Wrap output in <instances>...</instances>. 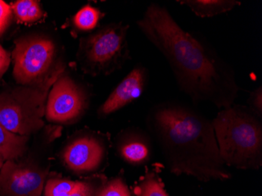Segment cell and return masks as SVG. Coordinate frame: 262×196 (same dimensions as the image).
I'll return each mask as SVG.
<instances>
[{
    "instance_id": "cell-11",
    "label": "cell",
    "mask_w": 262,
    "mask_h": 196,
    "mask_svg": "<svg viewBox=\"0 0 262 196\" xmlns=\"http://www.w3.org/2000/svg\"><path fill=\"white\" fill-rule=\"evenodd\" d=\"M177 2L188 7L201 18L221 15L241 5V2L235 0H178Z\"/></svg>"
},
{
    "instance_id": "cell-8",
    "label": "cell",
    "mask_w": 262,
    "mask_h": 196,
    "mask_svg": "<svg viewBox=\"0 0 262 196\" xmlns=\"http://www.w3.org/2000/svg\"><path fill=\"white\" fill-rule=\"evenodd\" d=\"M45 177L32 166L9 160L0 170V196H41Z\"/></svg>"
},
{
    "instance_id": "cell-10",
    "label": "cell",
    "mask_w": 262,
    "mask_h": 196,
    "mask_svg": "<svg viewBox=\"0 0 262 196\" xmlns=\"http://www.w3.org/2000/svg\"><path fill=\"white\" fill-rule=\"evenodd\" d=\"M148 83V71L138 66L118 84L108 98L99 107L100 116H108L123 108L142 95Z\"/></svg>"
},
{
    "instance_id": "cell-12",
    "label": "cell",
    "mask_w": 262,
    "mask_h": 196,
    "mask_svg": "<svg viewBox=\"0 0 262 196\" xmlns=\"http://www.w3.org/2000/svg\"><path fill=\"white\" fill-rule=\"evenodd\" d=\"M120 156L130 164L141 165L147 163L152 156V145L146 137L129 138L119 148Z\"/></svg>"
},
{
    "instance_id": "cell-13",
    "label": "cell",
    "mask_w": 262,
    "mask_h": 196,
    "mask_svg": "<svg viewBox=\"0 0 262 196\" xmlns=\"http://www.w3.org/2000/svg\"><path fill=\"white\" fill-rule=\"evenodd\" d=\"M28 137L10 132L0 123V159L15 160L26 150Z\"/></svg>"
},
{
    "instance_id": "cell-17",
    "label": "cell",
    "mask_w": 262,
    "mask_h": 196,
    "mask_svg": "<svg viewBox=\"0 0 262 196\" xmlns=\"http://www.w3.org/2000/svg\"><path fill=\"white\" fill-rule=\"evenodd\" d=\"M77 181L51 179L45 187V196H68L77 186Z\"/></svg>"
},
{
    "instance_id": "cell-6",
    "label": "cell",
    "mask_w": 262,
    "mask_h": 196,
    "mask_svg": "<svg viewBox=\"0 0 262 196\" xmlns=\"http://www.w3.org/2000/svg\"><path fill=\"white\" fill-rule=\"evenodd\" d=\"M54 54V45L49 39L39 37L17 39L13 51L14 79L23 85L39 82L51 66Z\"/></svg>"
},
{
    "instance_id": "cell-14",
    "label": "cell",
    "mask_w": 262,
    "mask_h": 196,
    "mask_svg": "<svg viewBox=\"0 0 262 196\" xmlns=\"http://www.w3.org/2000/svg\"><path fill=\"white\" fill-rule=\"evenodd\" d=\"M102 17V12L99 9L88 4L78 11L73 21L76 29L90 32L97 27Z\"/></svg>"
},
{
    "instance_id": "cell-16",
    "label": "cell",
    "mask_w": 262,
    "mask_h": 196,
    "mask_svg": "<svg viewBox=\"0 0 262 196\" xmlns=\"http://www.w3.org/2000/svg\"><path fill=\"white\" fill-rule=\"evenodd\" d=\"M139 196H169L158 173L149 171L143 177L137 188Z\"/></svg>"
},
{
    "instance_id": "cell-1",
    "label": "cell",
    "mask_w": 262,
    "mask_h": 196,
    "mask_svg": "<svg viewBox=\"0 0 262 196\" xmlns=\"http://www.w3.org/2000/svg\"><path fill=\"white\" fill-rule=\"evenodd\" d=\"M137 24L194 104L210 103L221 110L235 104L241 90L235 69L201 35L185 31L168 9L157 3L147 7Z\"/></svg>"
},
{
    "instance_id": "cell-18",
    "label": "cell",
    "mask_w": 262,
    "mask_h": 196,
    "mask_svg": "<svg viewBox=\"0 0 262 196\" xmlns=\"http://www.w3.org/2000/svg\"><path fill=\"white\" fill-rule=\"evenodd\" d=\"M94 196H130V193L123 180L117 178L107 183Z\"/></svg>"
},
{
    "instance_id": "cell-2",
    "label": "cell",
    "mask_w": 262,
    "mask_h": 196,
    "mask_svg": "<svg viewBox=\"0 0 262 196\" xmlns=\"http://www.w3.org/2000/svg\"><path fill=\"white\" fill-rule=\"evenodd\" d=\"M148 126L170 173L204 182L232 178L219 153L211 120L179 101L158 103Z\"/></svg>"
},
{
    "instance_id": "cell-23",
    "label": "cell",
    "mask_w": 262,
    "mask_h": 196,
    "mask_svg": "<svg viewBox=\"0 0 262 196\" xmlns=\"http://www.w3.org/2000/svg\"><path fill=\"white\" fill-rule=\"evenodd\" d=\"M4 163L2 159H0V170L2 169L3 166H4Z\"/></svg>"
},
{
    "instance_id": "cell-19",
    "label": "cell",
    "mask_w": 262,
    "mask_h": 196,
    "mask_svg": "<svg viewBox=\"0 0 262 196\" xmlns=\"http://www.w3.org/2000/svg\"><path fill=\"white\" fill-rule=\"evenodd\" d=\"M247 107L262 117V86L259 85L251 91L247 99Z\"/></svg>"
},
{
    "instance_id": "cell-20",
    "label": "cell",
    "mask_w": 262,
    "mask_h": 196,
    "mask_svg": "<svg viewBox=\"0 0 262 196\" xmlns=\"http://www.w3.org/2000/svg\"><path fill=\"white\" fill-rule=\"evenodd\" d=\"M11 16L12 9L10 6L0 0V36H2L7 29Z\"/></svg>"
},
{
    "instance_id": "cell-21",
    "label": "cell",
    "mask_w": 262,
    "mask_h": 196,
    "mask_svg": "<svg viewBox=\"0 0 262 196\" xmlns=\"http://www.w3.org/2000/svg\"><path fill=\"white\" fill-rule=\"evenodd\" d=\"M95 186L89 182H79L76 188L68 196H94Z\"/></svg>"
},
{
    "instance_id": "cell-4",
    "label": "cell",
    "mask_w": 262,
    "mask_h": 196,
    "mask_svg": "<svg viewBox=\"0 0 262 196\" xmlns=\"http://www.w3.org/2000/svg\"><path fill=\"white\" fill-rule=\"evenodd\" d=\"M62 69H56L39 82L0 94V123L14 134L27 136L43 126L45 102Z\"/></svg>"
},
{
    "instance_id": "cell-22",
    "label": "cell",
    "mask_w": 262,
    "mask_h": 196,
    "mask_svg": "<svg viewBox=\"0 0 262 196\" xmlns=\"http://www.w3.org/2000/svg\"><path fill=\"white\" fill-rule=\"evenodd\" d=\"M10 64V54L0 45V78L7 72Z\"/></svg>"
},
{
    "instance_id": "cell-9",
    "label": "cell",
    "mask_w": 262,
    "mask_h": 196,
    "mask_svg": "<svg viewBox=\"0 0 262 196\" xmlns=\"http://www.w3.org/2000/svg\"><path fill=\"white\" fill-rule=\"evenodd\" d=\"M105 154V146L101 139L86 135L69 144L64 159L71 169L78 173H89L101 166Z\"/></svg>"
},
{
    "instance_id": "cell-15",
    "label": "cell",
    "mask_w": 262,
    "mask_h": 196,
    "mask_svg": "<svg viewBox=\"0 0 262 196\" xmlns=\"http://www.w3.org/2000/svg\"><path fill=\"white\" fill-rule=\"evenodd\" d=\"M10 7L18 20L24 23L36 21L43 15L39 4L33 0H20Z\"/></svg>"
},
{
    "instance_id": "cell-5",
    "label": "cell",
    "mask_w": 262,
    "mask_h": 196,
    "mask_svg": "<svg viewBox=\"0 0 262 196\" xmlns=\"http://www.w3.org/2000/svg\"><path fill=\"white\" fill-rule=\"evenodd\" d=\"M128 26L110 24L81 40L79 60L92 76L108 75L120 69L129 58Z\"/></svg>"
},
{
    "instance_id": "cell-7",
    "label": "cell",
    "mask_w": 262,
    "mask_h": 196,
    "mask_svg": "<svg viewBox=\"0 0 262 196\" xmlns=\"http://www.w3.org/2000/svg\"><path fill=\"white\" fill-rule=\"evenodd\" d=\"M88 94L68 77L59 78L48 97L46 115L51 122H66L80 116L88 107Z\"/></svg>"
},
{
    "instance_id": "cell-3",
    "label": "cell",
    "mask_w": 262,
    "mask_h": 196,
    "mask_svg": "<svg viewBox=\"0 0 262 196\" xmlns=\"http://www.w3.org/2000/svg\"><path fill=\"white\" fill-rule=\"evenodd\" d=\"M221 157L226 166L257 170L262 166V117L235 104L211 121Z\"/></svg>"
}]
</instances>
